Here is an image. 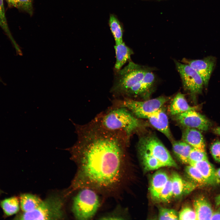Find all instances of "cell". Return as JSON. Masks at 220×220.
Segmentation results:
<instances>
[{"label": "cell", "mask_w": 220, "mask_h": 220, "mask_svg": "<svg viewBox=\"0 0 220 220\" xmlns=\"http://www.w3.org/2000/svg\"><path fill=\"white\" fill-rule=\"evenodd\" d=\"M77 140L70 149L78 165L77 188H88L105 198L120 199L130 191L132 164L126 135L94 119L75 124Z\"/></svg>", "instance_id": "obj_1"}, {"label": "cell", "mask_w": 220, "mask_h": 220, "mask_svg": "<svg viewBox=\"0 0 220 220\" xmlns=\"http://www.w3.org/2000/svg\"><path fill=\"white\" fill-rule=\"evenodd\" d=\"M95 118L104 127L124 133L129 142L132 135L142 126L139 118L123 107H112Z\"/></svg>", "instance_id": "obj_2"}, {"label": "cell", "mask_w": 220, "mask_h": 220, "mask_svg": "<svg viewBox=\"0 0 220 220\" xmlns=\"http://www.w3.org/2000/svg\"><path fill=\"white\" fill-rule=\"evenodd\" d=\"M149 71V68L130 61L123 68L115 71L111 93L115 97H124L129 90L140 81Z\"/></svg>", "instance_id": "obj_3"}, {"label": "cell", "mask_w": 220, "mask_h": 220, "mask_svg": "<svg viewBox=\"0 0 220 220\" xmlns=\"http://www.w3.org/2000/svg\"><path fill=\"white\" fill-rule=\"evenodd\" d=\"M100 204L99 194L97 192L90 188L81 189L74 198L73 212L77 219H90L95 215Z\"/></svg>", "instance_id": "obj_4"}, {"label": "cell", "mask_w": 220, "mask_h": 220, "mask_svg": "<svg viewBox=\"0 0 220 220\" xmlns=\"http://www.w3.org/2000/svg\"><path fill=\"white\" fill-rule=\"evenodd\" d=\"M170 98V97L161 96L144 101L126 98L116 99L114 101L113 107L126 108L138 118L145 119L148 115L161 108Z\"/></svg>", "instance_id": "obj_5"}, {"label": "cell", "mask_w": 220, "mask_h": 220, "mask_svg": "<svg viewBox=\"0 0 220 220\" xmlns=\"http://www.w3.org/2000/svg\"><path fill=\"white\" fill-rule=\"evenodd\" d=\"M137 149L139 154L152 156L158 160L165 167H177L168 150L158 138L154 135L140 137L137 145Z\"/></svg>", "instance_id": "obj_6"}, {"label": "cell", "mask_w": 220, "mask_h": 220, "mask_svg": "<svg viewBox=\"0 0 220 220\" xmlns=\"http://www.w3.org/2000/svg\"><path fill=\"white\" fill-rule=\"evenodd\" d=\"M62 202L58 198H49L42 201L35 210L29 212H23L17 215L15 219H58L62 216Z\"/></svg>", "instance_id": "obj_7"}, {"label": "cell", "mask_w": 220, "mask_h": 220, "mask_svg": "<svg viewBox=\"0 0 220 220\" xmlns=\"http://www.w3.org/2000/svg\"><path fill=\"white\" fill-rule=\"evenodd\" d=\"M184 89L193 97L202 92L203 81L198 74L189 65L174 60Z\"/></svg>", "instance_id": "obj_8"}, {"label": "cell", "mask_w": 220, "mask_h": 220, "mask_svg": "<svg viewBox=\"0 0 220 220\" xmlns=\"http://www.w3.org/2000/svg\"><path fill=\"white\" fill-rule=\"evenodd\" d=\"M174 116L175 120L186 128L206 131L211 126V123L206 117L196 110L188 111Z\"/></svg>", "instance_id": "obj_9"}, {"label": "cell", "mask_w": 220, "mask_h": 220, "mask_svg": "<svg viewBox=\"0 0 220 220\" xmlns=\"http://www.w3.org/2000/svg\"><path fill=\"white\" fill-rule=\"evenodd\" d=\"M215 57L208 56L202 59L191 60L184 58L181 62L189 65L193 68L202 78L204 85L207 86L215 66Z\"/></svg>", "instance_id": "obj_10"}, {"label": "cell", "mask_w": 220, "mask_h": 220, "mask_svg": "<svg viewBox=\"0 0 220 220\" xmlns=\"http://www.w3.org/2000/svg\"><path fill=\"white\" fill-rule=\"evenodd\" d=\"M155 82L154 74L150 70L148 71L143 78L129 90L124 98L133 99L149 96L154 87Z\"/></svg>", "instance_id": "obj_11"}, {"label": "cell", "mask_w": 220, "mask_h": 220, "mask_svg": "<svg viewBox=\"0 0 220 220\" xmlns=\"http://www.w3.org/2000/svg\"><path fill=\"white\" fill-rule=\"evenodd\" d=\"M156 129L163 134L169 139L172 137L169 127L168 119L165 111L161 108L148 115L146 118Z\"/></svg>", "instance_id": "obj_12"}, {"label": "cell", "mask_w": 220, "mask_h": 220, "mask_svg": "<svg viewBox=\"0 0 220 220\" xmlns=\"http://www.w3.org/2000/svg\"><path fill=\"white\" fill-rule=\"evenodd\" d=\"M189 165L195 167L206 180L209 185L216 186L220 183L216 170L208 160L197 162H190Z\"/></svg>", "instance_id": "obj_13"}, {"label": "cell", "mask_w": 220, "mask_h": 220, "mask_svg": "<svg viewBox=\"0 0 220 220\" xmlns=\"http://www.w3.org/2000/svg\"><path fill=\"white\" fill-rule=\"evenodd\" d=\"M173 196L181 197L190 193L198 186L193 182L184 180L178 173L174 172L171 177Z\"/></svg>", "instance_id": "obj_14"}, {"label": "cell", "mask_w": 220, "mask_h": 220, "mask_svg": "<svg viewBox=\"0 0 220 220\" xmlns=\"http://www.w3.org/2000/svg\"><path fill=\"white\" fill-rule=\"evenodd\" d=\"M182 138L183 141L192 147L206 152L204 139L201 133L197 129L186 128L183 132Z\"/></svg>", "instance_id": "obj_15"}, {"label": "cell", "mask_w": 220, "mask_h": 220, "mask_svg": "<svg viewBox=\"0 0 220 220\" xmlns=\"http://www.w3.org/2000/svg\"><path fill=\"white\" fill-rule=\"evenodd\" d=\"M169 177L164 171L159 170L152 175L149 187L151 195L154 199L159 200L160 194Z\"/></svg>", "instance_id": "obj_16"}, {"label": "cell", "mask_w": 220, "mask_h": 220, "mask_svg": "<svg viewBox=\"0 0 220 220\" xmlns=\"http://www.w3.org/2000/svg\"><path fill=\"white\" fill-rule=\"evenodd\" d=\"M194 210L196 220H211L214 211L209 202L205 197L200 196L194 200Z\"/></svg>", "instance_id": "obj_17"}, {"label": "cell", "mask_w": 220, "mask_h": 220, "mask_svg": "<svg viewBox=\"0 0 220 220\" xmlns=\"http://www.w3.org/2000/svg\"><path fill=\"white\" fill-rule=\"evenodd\" d=\"M114 49L116 55L114 69L115 71H117L121 69L127 62L130 60L131 56L133 53V52L132 50L123 42L115 44Z\"/></svg>", "instance_id": "obj_18"}, {"label": "cell", "mask_w": 220, "mask_h": 220, "mask_svg": "<svg viewBox=\"0 0 220 220\" xmlns=\"http://www.w3.org/2000/svg\"><path fill=\"white\" fill-rule=\"evenodd\" d=\"M196 108L188 104L184 94L178 93L174 97L169 110L171 115L175 116L188 111L196 110Z\"/></svg>", "instance_id": "obj_19"}, {"label": "cell", "mask_w": 220, "mask_h": 220, "mask_svg": "<svg viewBox=\"0 0 220 220\" xmlns=\"http://www.w3.org/2000/svg\"><path fill=\"white\" fill-rule=\"evenodd\" d=\"M42 200L38 196L31 194H21L20 198V206L23 212H27L36 209Z\"/></svg>", "instance_id": "obj_20"}, {"label": "cell", "mask_w": 220, "mask_h": 220, "mask_svg": "<svg viewBox=\"0 0 220 220\" xmlns=\"http://www.w3.org/2000/svg\"><path fill=\"white\" fill-rule=\"evenodd\" d=\"M192 147L184 141H174L172 144L173 152L183 163L188 164L189 154Z\"/></svg>", "instance_id": "obj_21"}, {"label": "cell", "mask_w": 220, "mask_h": 220, "mask_svg": "<svg viewBox=\"0 0 220 220\" xmlns=\"http://www.w3.org/2000/svg\"><path fill=\"white\" fill-rule=\"evenodd\" d=\"M0 206L5 215L7 216L13 215L17 213L20 209L18 199L13 196L1 201Z\"/></svg>", "instance_id": "obj_22"}, {"label": "cell", "mask_w": 220, "mask_h": 220, "mask_svg": "<svg viewBox=\"0 0 220 220\" xmlns=\"http://www.w3.org/2000/svg\"><path fill=\"white\" fill-rule=\"evenodd\" d=\"M0 27L3 30L11 40L17 53H20L21 50L13 38L8 26L6 20L3 0H0Z\"/></svg>", "instance_id": "obj_23"}, {"label": "cell", "mask_w": 220, "mask_h": 220, "mask_svg": "<svg viewBox=\"0 0 220 220\" xmlns=\"http://www.w3.org/2000/svg\"><path fill=\"white\" fill-rule=\"evenodd\" d=\"M144 169L146 171L152 170L165 167L158 160L150 155L139 154Z\"/></svg>", "instance_id": "obj_24"}, {"label": "cell", "mask_w": 220, "mask_h": 220, "mask_svg": "<svg viewBox=\"0 0 220 220\" xmlns=\"http://www.w3.org/2000/svg\"><path fill=\"white\" fill-rule=\"evenodd\" d=\"M185 172L190 181L199 186H205L208 184L200 172L194 167L189 165L185 168Z\"/></svg>", "instance_id": "obj_25"}, {"label": "cell", "mask_w": 220, "mask_h": 220, "mask_svg": "<svg viewBox=\"0 0 220 220\" xmlns=\"http://www.w3.org/2000/svg\"><path fill=\"white\" fill-rule=\"evenodd\" d=\"M109 24L111 31L115 39V44L123 42L122 28L119 21L113 15H112L110 16Z\"/></svg>", "instance_id": "obj_26"}, {"label": "cell", "mask_w": 220, "mask_h": 220, "mask_svg": "<svg viewBox=\"0 0 220 220\" xmlns=\"http://www.w3.org/2000/svg\"><path fill=\"white\" fill-rule=\"evenodd\" d=\"M13 7L24 11L30 16L33 15V0H11Z\"/></svg>", "instance_id": "obj_27"}, {"label": "cell", "mask_w": 220, "mask_h": 220, "mask_svg": "<svg viewBox=\"0 0 220 220\" xmlns=\"http://www.w3.org/2000/svg\"><path fill=\"white\" fill-rule=\"evenodd\" d=\"M173 196L172 181L169 178L162 190L159 196V200L163 202H168Z\"/></svg>", "instance_id": "obj_28"}, {"label": "cell", "mask_w": 220, "mask_h": 220, "mask_svg": "<svg viewBox=\"0 0 220 220\" xmlns=\"http://www.w3.org/2000/svg\"><path fill=\"white\" fill-rule=\"evenodd\" d=\"M158 218L160 220H178V214L173 209L161 207Z\"/></svg>", "instance_id": "obj_29"}, {"label": "cell", "mask_w": 220, "mask_h": 220, "mask_svg": "<svg viewBox=\"0 0 220 220\" xmlns=\"http://www.w3.org/2000/svg\"><path fill=\"white\" fill-rule=\"evenodd\" d=\"M208 160L206 152L192 147L189 158L188 163L190 162H197Z\"/></svg>", "instance_id": "obj_30"}, {"label": "cell", "mask_w": 220, "mask_h": 220, "mask_svg": "<svg viewBox=\"0 0 220 220\" xmlns=\"http://www.w3.org/2000/svg\"><path fill=\"white\" fill-rule=\"evenodd\" d=\"M178 219L196 220V215L194 210L189 207L183 208L178 214Z\"/></svg>", "instance_id": "obj_31"}, {"label": "cell", "mask_w": 220, "mask_h": 220, "mask_svg": "<svg viewBox=\"0 0 220 220\" xmlns=\"http://www.w3.org/2000/svg\"><path fill=\"white\" fill-rule=\"evenodd\" d=\"M210 151L215 160L220 163V141L217 140L214 142L211 146Z\"/></svg>", "instance_id": "obj_32"}, {"label": "cell", "mask_w": 220, "mask_h": 220, "mask_svg": "<svg viewBox=\"0 0 220 220\" xmlns=\"http://www.w3.org/2000/svg\"><path fill=\"white\" fill-rule=\"evenodd\" d=\"M211 220H220V212H214Z\"/></svg>", "instance_id": "obj_33"}, {"label": "cell", "mask_w": 220, "mask_h": 220, "mask_svg": "<svg viewBox=\"0 0 220 220\" xmlns=\"http://www.w3.org/2000/svg\"><path fill=\"white\" fill-rule=\"evenodd\" d=\"M215 203L217 207L220 205V194L215 197Z\"/></svg>", "instance_id": "obj_34"}, {"label": "cell", "mask_w": 220, "mask_h": 220, "mask_svg": "<svg viewBox=\"0 0 220 220\" xmlns=\"http://www.w3.org/2000/svg\"><path fill=\"white\" fill-rule=\"evenodd\" d=\"M213 131L215 134L220 136V127L214 128Z\"/></svg>", "instance_id": "obj_35"}, {"label": "cell", "mask_w": 220, "mask_h": 220, "mask_svg": "<svg viewBox=\"0 0 220 220\" xmlns=\"http://www.w3.org/2000/svg\"><path fill=\"white\" fill-rule=\"evenodd\" d=\"M216 173L217 176L220 179V168L216 170Z\"/></svg>", "instance_id": "obj_36"}, {"label": "cell", "mask_w": 220, "mask_h": 220, "mask_svg": "<svg viewBox=\"0 0 220 220\" xmlns=\"http://www.w3.org/2000/svg\"><path fill=\"white\" fill-rule=\"evenodd\" d=\"M10 6H13V3L11 0H5Z\"/></svg>", "instance_id": "obj_37"}, {"label": "cell", "mask_w": 220, "mask_h": 220, "mask_svg": "<svg viewBox=\"0 0 220 220\" xmlns=\"http://www.w3.org/2000/svg\"><path fill=\"white\" fill-rule=\"evenodd\" d=\"M3 192L0 189V194H1V193H2Z\"/></svg>", "instance_id": "obj_38"}, {"label": "cell", "mask_w": 220, "mask_h": 220, "mask_svg": "<svg viewBox=\"0 0 220 220\" xmlns=\"http://www.w3.org/2000/svg\"><path fill=\"white\" fill-rule=\"evenodd\" d=\"M0 82H3V81H2V80L0 78Z\"/></svg>", "instance_id": "obj_39"}]
</instances>
